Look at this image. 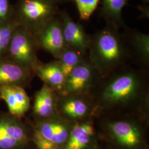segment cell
Masks as SVG:
<instances>
[{"instance_id": "1", "label": "cell", "mask_w": 149, "mask_h": 149, "mask_svg": "<svg viewBox=\"0 0 149 149\" xmlns=\"http://www.w3.org/2000/svg\"><path fill=\"white\" fill-rule=\"evenodd\" d=\"M96 115L149 117V72L123 65L101 77L90 92Z\"/></svg>"}, {"instance_id": "2", "label": "cell", "mask_w": 149, "mask_h": 149, "mask_svg": "<svg viewBox=\"0 0 149 149\" xmlns=\"http://www.w3.org/2000/svg\"><path fill=\"white\" fill-rule=\"evenodd\" d=\"M95 120L100 138L111 149H149V117L101 115Z\"/></svg>"}, {"instance_id": "3", "label": "cell", "mask_w": 149, "mask_h": 149, "mask_svg": "<svg viewBox=\"0 0 149 149\" xmlns=\"http://www.w3.org/2000/svg\"><path fill=\"white\" fill-rule=\"evenodd\" d=\"M87 55L101 77L129 64L130 60L124 39L118 29L111 26L91 36Z\"/></svg>"}, {"instance_id": "4", "label": "cell", "mask_w": 149, "mask_h": 149, "mask_svg": "<svg viewBox=\"0 0 149 149\" xmlns=\"http://www.w3.org/2000/svg\"><path fill=\"white\" fill-rule=\"evenodd\" d=\"M32 132V122L0 112V149H31Z\"/></svg>"}, {"instance_id": "5", "label": "cell", "mask_w": 149, "mask_h": 149, "mask_svg": "<svg viewBox=\"0 0 149 149\" xmlns=\"http://www.w3.org/2000/svg\"><path fill=\"white\" fill-rule=\"evenodd\" d=\"M57 114L70 122H80L95 117L96 107L90 94L58 95Z\"/></svg>"}, {"instance_id": "6", "label": "cell", "mask_w": 149, "mask_h": 149, "mask_svg": "<svg viewBox=\"0 0 149 149\" xmlns=\"http://www.w3.org/2000/svg\"><path fill=\"white\" fill-rule=\"evenodd\" d=\"M57 12L56 3L52 0H23L20 6L22 19L36 34L53 20Z\"/></svg>"}, {"instance_id": "7", "label": "cell", "mask_w": 149, "mask_h": 149, "mask_svg": "<svg viewBox=\"0 0 149 149\" xmlns=\"http://www.w3.org/2000/svg\"><path fill=\"white\" fill-rule=\"evenodd\" d=\"M9 50L13 61L33 70L40 62L37 51L40 48L36 37L26 30L18 31L12 35Z\"/></svg>"}, {"instance_id": "8", "label": "cell", "mask_w": 149, "mask_h": 149, "mask_svg": "<svg viewBox=\"0 0 149 149\" xmlns=\"http://www.w3.org/2000/svg\"><path fill=\"white\" fill-rule=\"evenodd\" d=\"M101 76L87 60L74 68L65 79L64 89L59 95H87L96 86Z\"/></svg>"}, {"instance_id": "9", "label": "cell", "mask_w": 149, "mask_h": 149, "mask_svg": "<svg viewBox=\"0 0 149 149\" xmlns=\"http://www.w3.org/2000/svg\"><path fill=\"white\" fill-rule=\"evenodd\" d=\"M100 140L93 118L74 123L62 149H96Z\"/></svg>"}, {"instance_id": "10", "label": "cell", "mask_w": 149, "mask_h": 149, "mask_svg": "<svg viewBox=\"0 0 149 149\" xmlns=\"http://www.w3.org/2000/svg\"><path fill=\"white\" fill-rule=\"evenodd\" d=\"M36 37L39 47L57 60L66 47L60 20L54 19L48 23L36 34Z\"/></svg>"}, {"instance_id": "11", "label": "cell", "mask_w": 149, "mask_h": 149, "mask_svg": "<svg viewBox=\"0 0 149 149\" xmlns=\"http://www.w3.org/2000/svg\"><path fill=\"white\" fill-rule=\"evenodd\" d=\"M32 122L34 128L44 138L61 149L68 138L74 124L65 120L58 115L46 120Z\"/></svg>"}, {"instance_id": "12", "label": "cell", "mask_w": 149, "mask_h": 149, "mask_svg": "<svg viewBox=\"0 0 149 149\" xmlns=\"http://www.w3.org/2000/svg\"><path fill=\"white\" fill-rule=\"evenodd\" d=\"M61 23L64 40L66 47L87 54L91 36L86 33L79 23L74 22L67 12H62Z\"/></svg>"}, {"instance_id": "13", "label": "cell", "mask_w": 149, "mask_h": 149, "mask_svg": "<svg viewBox=\"0 0 149 149\" xmlns=\"http://www.w3.org/2000/svg\"><path fill=\"white\" fill-rule=\"evenodd\" d=\"M58 93L44 83L34 97L33 106V122L46 120L58 115Z\"/></svg>"}, {"instance_id": "14", "label": "cell", "mask_w": 149, "mask_h": 149, "mask_svg": "<svg viewBox=\"0 0 149 149\" xmlns=\"http://www.w3.org/2000/svg\"><path fill=\"white\" fill-rule=\"evenodd\" d=\"M34 75L33 70L14 61H0V87L16 85L24 88L31 84Z\"/></svg>"}, {"instance_id": "15", "label": "cell", "mask_w": 149, "mask_h": 149, "mask_svg": "<svg viewBox=\"0 0 149 149\" xmlns=\"http://www.w3.org/2000/svg\"><path fill=\"white\" fill-rule=\"evenodd\" d=\"M0 98L5 102L9 113L15 117L22 118L30 108V99L24 88L16 85L0 87Z\"/></svg>"}, {"instance_id": "16", "label": "cell", "mask_w": 149, "mask_h": 149, "mask_svg": "<svg viewBox=\"0 0 149 149\" xmlns=\"http://www.w3.org/2000/svg\"><path fill=\"white\" fill-rule=\"evenodd\" d=\"M125 43L130 54V60L136 65V68L149 72V34L133 32L128 38V41Z\"/></svg>"}, {"instance_id": "17", "label": "cell", "mask_w": 149, "mask_h": 149, "mask_svg": "<svg viewBox=\"0 0 149 149\" xmlns=\"http://www.w3.org/2000/svg\"><path fill=\"white\" fill-rule=\"evenodd\" d=\"M35 75L43 80L58 94H60L64 89L65 76L63 72L59 61L57 60L48 64L40 63L33 69Z\"/></svg>"}, {"instance_id": "18", "label": "cell", "mask_w": 149, "mask_h": 149, "mask_svg": "<svg viewBox=\"0 0 149 149\" xmlns=\"http://www.w3.org/2000/svg\"><path fill=\"white\" fill-rule=\"evenodd\" d=\"M128 0H102V15L109 26L118 29L123 26V9Z\"/></svg>"}, {"instance_id": "19", "label": "cell", "mask_w": 149, "mask_h": 149, "mask_svg": "<svg viewBox=\"0 0 149 149\" xmlns=\"http://www.w3.org/2000/svg\"><path fill=\"white\" fill-rule=\"evenodd\" d=\"M88 59L87 54L66 47L58 60L66 77L74 68Z\"/></svg>"}, {"instance_id": "20", "label": "cell", "mask_w": 149, "mask_h": 149, "mask_svg": "<svg viewBox=\"0 0 149 149\" xmlns=\"http://www.w3.org/2000/svg\"><path fill=\"white\" fill-rule=\"evenodd\" d=\"M80 19L87 21L96 10L100 0H74Z\"/></svg>"}, {"instance_id": "21", "label": "cell", "mask_w": 149, "mask_h": 149, "mask_svg": "<svg viewBox=\"0 0 149 149\" xmlns=\"http://www.w3.org/2000/svg\"><path fill=\"white\" fill-rule=\"evenodd\" d=\"M32 124L33 127L32 141L36 149H62L58 145L54 144L47 139L44 138L34 128L32 122Z\"/></svg>"}, {"instance_id": "22", "label": "cell", "mask_w": 149, "mask_h": 149, "mask_svg": "<svg viewBox=\"0 0 149 149\" xmlns=\"http://www.w3.org/2000/svg\"><path fill=\"white\" fill-rule=\"evenodd\" d=\"M12 28L9 26L0 25V55L8 47L12 36Z\"/></svg>"}, {"instance_id": "23", "label": "cell", "mask_w": 149, "mask_h": 149, "mask_svg": "<svg viewBox=\"0 0 149 149\" xmlns=\"http://www.w3.org/2000/svg\"><path fill=\"white\" fill-rule=\"evenodd\" d=\"M9 11V2L8 0H0V22L5 21Z\"/></svg>"}, {"instance_id": "24", "label": "cell", "mask_w": 149, "mask_h": 149, "mask_svg": "<svg viewBox=\"0 0 149 149\" xmlns=\"http://www.w3.org/2000/svg\"><path fill=\"white\" fill-rule=\"evenodd\" d=\"M96 149H111V148L104 141L101 139L99 144Z\"/></svg>"}, {"instance_id": "25", "label": "cell", "mask_w": 149, "mask_h": 149, "mask_svg": "<svg viewBox=\"0 0 149 149\" xmlns=\"http://www.w3.org/2000/svg\"><path fill=\"white\" fill-rule=\"evenodd\" d=\"M54 2H55V3L56 2H63L64 1H67V0H52Z\"/></svg>"}, {"instance_id": "26", "label": "cell", "mask_w": 149, "mask_h": 149, "mask_svg": "<svg viewBox=\"0 0 149 149\" xmlns=\"http://www.w3.org/2000/svg\"><path fill=\"white\" fill-rule=\"evenodd\" d=\"M143 1V2H144V3H148L149 2V0H142Z\"/></svg>"}, {"instance_id": "27", "label": "cell", "mask_w": 149, "mask_h": 149, "mask_svg": "<svg viewBox=\"0 0 149 149\" xmlns=\"http://www.w3.org/2000/svg\"><path fill=\"white\" fill-rule=\"evenodd\" d=\"M0 100H1V98H0Z\"/></svg>"}]
</instances>
